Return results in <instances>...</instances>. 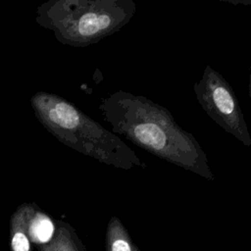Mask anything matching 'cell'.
Returning a JSON list of instances; mask_svg holds the SVG:
<instances>
[{
  "label": "cell",
  "mask_w": 251,
  "mask_h": 251,
  "mask_svg": "<svg viewBox=\"0 0 251 251\" xmlns=\"http://www.w3.org/2000/svg\"><path fill=\"white\" fill-rule=\"evenodd\" d=\"M55 226L53 237L47 243L37 245L38 251H86L71 225L55 220Z\"/></svg>",
  "instance_id": "8992f818"
},
{
  "label": "cell",
  "mask_w": 251,
  "mask_h": 251,
  "mask_svg": "<svg viewBox=\"0 0 251 251\" xmlns=\"http://www.w3.org/2000/svg\"><path fill=\"white\" fill-rule=\"evenodd\" d=\"M132 0H49L36 9V23L62 44L85 47L119 31L136 12Z\"/></svg>",
  "instance_id": "3957f363"
},
{
  "label": "cell",
  "mask_w": 251,
  "mask_h": 251,
  "mask_svg": "<svg viewBox=\"0 0 251 251\" xmlns=\"http://www.w3.org/2000/svg\"><path fill=\"white\" fill-rule=\"evenodd\" d=\"M105 248L106 251H140L122 221L116 216H112L108 222Z\"/></svg>",
  "instance_id": "52a82bcc"
},
{
  "label": "cell",
  "mask_w": 251,
  "mask_h": 251,
  "mask_svg": "<svg viewBox=\"0 0 251 251\" xmlns=\"http://www.w3.org/2000/svg\"><path fill=\"white\" fill-rule=\"evenodd\" d=\"M39 123L60 142L100 163L122 170L146 168L118 135L63 97L44 91L30 99Z\"/></svg>",
  "instance_id": "7a4b0ae2"
},
{
  "label": "cell",
  "mask_w": 251,
  "mask_h": 251,
  "mask_svg": "<svg viewBox=\"0 0 251 251\" xmlns=\"http://www.w3.org/2000/svg\"><path fill=\"white\" fill-rule=\"evenodd\" d=\"M222 1H225V2H229V3H233V4H237V3H243L245 5L247 4H251V1H238V2H233V1H227V0H222Z\"/></svg>",
  "instance_id": "30bf717a"
},
{
  "label": "cell",
  "mask_w": 251,
  "mask_h": 251,
  "mask_svg": "<svg viewBox=\"0 0 251 251\" xmlns=\"http://www.w3.org/2000/svg\"><path fill=\"white\" fill-rule=\"evenodd\" d=\"M55 221L44 213L36 204L28 221V235L37 245L47 243L54 235Z\"/></svg>",
  "instance_id": "ba28073f"
},
{
  "label": "cell",
  "mask_w": 251,
  "mask_h": 251,
  "mask_svg": "<svg viewBox=\"0 0 251 251\" xmlns=\"http://www.w3.org/2000/svg\"><path fill=\"white\" fill-rule=\"evenodd\" d=\"M250 73H249V82H248V93L250 97V102H251V64H250Z\"/></svg>",
  "instance_id": "9c48e42d"
},
{
  "label": "cell",
  "mask_w": 251,
  "mask_h": 251,
  "mask_svg": "<svg viewBox=\"0 0 251 251\" xmlns=\"http://www.w3.org/2000/svg\"><path fill=\"white\" fill-rule=\"evenodd\" d=\"M98 109L116 135L173 165L215 179L197 139L165 107L145 96L119 90L102 99Z\"/></svg>",
  "instance_id": "6da1fadb"
},
{
  "label": "cell",
  "mask_w": 251,
  "mask_h": 251,
  "mask_svg": "<svg viewBox=\"0 0 251 251\" xmlns=\"http://www.w3.org/2000/svg\"><path fill=\"white\" fill-rule=\"evenodd\" d=\"M35 203H23L10 219V251H32L28 221Z\"/></svg>",
  "instance_id": "5b68a950"
},
{
  "label": "cell",
  "mask_w": 251,
  "mask_h": 251,
  "mask_svg": "<svg viewBox=\"0 0 251 251\" xmlns=\"http://www.w3.org/2000/svg\"><path fill=\"white\" fill-rule=\"evenodd\" d=\"M193 91L203 111L225 131L245 146H251V135L239 101L228 81L207 65Z\"/></svg>",
  "instance_id": "277c9868"
}]
</instances>
